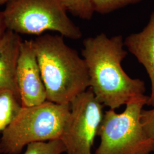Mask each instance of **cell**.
Masks as SVG:
<instances>
[{"label": "cell", "mask_w": 154, "mask_h": 154, "mask_svg": "<svg viewBox=\"0 0 154 154\" xmlns=\"http://www.w3.org/2000/svg\"><path fill=\"white\" fill-rule=\"evenodd\" d=\"M2 11L8 30L18 34L39 36L53 31L72 39L82 36L61 0H10Z\"/></svg>", "instance_id": "5b68a950"}, {"label": "cell", "mask_w": 154, "mask_h": 154, "mask_svg": "<svg viewBox=\"0 0 154 154\" xmlns=\"http://www.w3.org/2000/svg\"><path fill=\"white\" fill-rule=\"evenodd\" d=\"M22 41L19 34L7 30L0 41V92L9 90L19 97L16 70Z\"/></svg>", "instance_id": "9c48e42d"}, {"label": "cell", "mask_w": 154, "mask_h": 154, "mask_svg": "<svg viewBox=\"0 0 154 154\" xmlns=\"http://www.w3.org/2000/svg\"><path fill=\"white\" fill-rule=\"evenodd\" d=\"M70 112V104L49 100L30 107L22 106L2 132V153L20 154L29 144L61 139Z\"/></svg>", "instance_id": "3957f363"}, {"label": "cell", "mask_w": 154, "mask_h": 154, "mask_svg": "<svg viewBox=\"0 0 154 154\" xmlns=\"http://www.w3.org/2000/svg\"><path fill=\"white\" fill-rule=\"evenodd\" d=\"M66 152L61 139L35 142L28 144L23 154H62Z\"/></svg>", "instance_id": "7c38bea8"}, {"label": "cell", "mask_w": 154, "mask_h": 154, "mask_svg": "<svg viewBox=\"0 0 154 154\" xmlns=\"http://www.w3.org/2000/svg\"><path fill=\"white\" fill-rule=\"evenodd\" d=\"M7 30L3 11H0V41L4 37Z\"/></svg>", "instance_id": "9a60e30c"}, {"label": "cell", "mask_w": 154, "mask_h": 154, "mask_svg": "<svg viewBox=\"0 0 154 154\" xmlns=\"http://www.w3.org/2000/svg\"><path fill=\"white\" fill-rule=\"evenodd\" d=\"M2 153V149H1V142H0V154H1Z\"/></svg>", "instance_id": "e0dca14e"}, {"label": "cell", "mask_w": 154, "mask_h": 154, "mask_svg": "<svg viewBox=\"0 0 154 154\" xmlns=\"http://www.w3.org/2000/svg\"><path fill=\"white\" fill-rule=\"evenodd\" d=\"M16 80L23 107L39 105L47 100L33 39L21 42L17 61Z\"/></svg>", "instance_id": "52a82bcc"}, {"label": "cell", "mask_w": 154, "mask_h": 154, "mask_svg": "<svg viewBox=\"0 0 154 154\" xmlns=\"http://www.w3.org/2000/svg\"><path fill=\"white\" fill-rule=\"evenodd\" d=\"M149 96L145 94L132 99L123 112L109 109L103 114L98 136L99 146L94 154H151L154 141L149 138L141 122Z\"/></svg>", "instance_id": "277c9868"}, {"label": "cell", "mask_w": 154, "mask_h": 154, "mask_svg": "<svg viewBox=\"0 0 154 154\" xmlns=\"http://www.w3.org/2000/svg\"><path fill=\"white\" fill-rule=\"evenodd\" d=\"M124 44L128 51L144 66L149 75L151 94L147 105L154 107V11L143 30L127 36Z\"/></svg>", "instance_id": "ba28073f"}, {"label": "cell", "mask_w": 154, "mask_h": 154, "mask_svg": "<svg viewBox=\"0 0 154 154\" xmlns=\"http://www.w3.org/2000/svg\"><path fill=\"white\" fill-rule=\"evenodd\" d=\"M142 0H93L95 12L105 14L116 11L127 6L134 5Z\"/></svg>", "instance_id": "4fadbf2b"}, {"label": "cell", "mask_w": 154, "mask_h": 154, "mask_svg": "<svg viewBox=\"0 0 154 154\" xmlns=\"http://www.w3.org/2000/svg\"><path fill=\"white\" fill-rule=\"evenodd\" d=\"M33 42L47 100L71 104L90 88L86 62L66 44L63 36L43 34Z\"/></svg>", "instance_id": "7a4b0ae2"}, {"label": "cell", "mask_w": 154, "mask_h": 154, "mask_svg": "<svg viewBox=\"0 0 154 154\" xmlns=\"http://www.w3.org/2000/svg\"><path fill=\"white\" fill-rule=\"evenodd\" d=\"M22 106L20 97L9 90L0 92V132L14 119Z\"/></svg>", "instance_id": "30bf717a"}, {"label": "cell", "mask_w": 154, "mask_h": 154, "mask_svg": "<svg viewBox=\"0 0 154 154\" xmlns=\"http://www.w3.org/2000/svg\"><path fill=\"white\" fill-rule=\"evenodd\" d=\"M82 55L88 68L90 88L96 99L116 110L144 95V82L128 75L122 66L127 51L118 35L111 38L104 33L85 39Z\"/></svg>", "instance_id": "6da1fadb"}, {"label": "cell", "mask_w": 154, "mask_h": 154, "mask_svg": "<svg viewBox=\"0 0 154 154\" xmlns=\"http://www.w3.org/2000/svg\"><path fill=\"white\" fill-rule=\"evenodd\" d=\"M10 0H0V6L6 5Z\"/></svg>", "instance_id": "2e32d148"}, {"label": "cell", "mask_w": 154, "mask_h": 154, "mask_svg": "<svg viewBox=\"0 0 154 154\" xmlns=\"http://www.w3.org/2000/svg\"><path fill=\"white\" fill-rule=\"evenodd\" d=\"M67 12L85 20H90L94 13L93 0H61Z\"/></svg>", "instance_id": "8fae6325"}, {"label": "cell", "mask_w": 154, "mask_h": 154, "mask_svg": "<svg viewBox=\"0 0 154 154\" xmlns=\"http://www.w3.org/2000/svg\"><path fill=\"white\" fill-rule=\"evenodd\" d=\"M71 112L61 137L67 154H92L103 116V105L88 88L71 103Z\"/></svg>", "instance_id": "8992f818"}, {"label": "cell", "mask_w": 154, "mask_h": 154, "mask_svg": "<svg viewBox=\"0 0 154 154\" xmlns=\"http://www.w3.org/2000/svg\"><path fill=\"white\" fill-rule=\"evenodd\" d=\"M141 122L147 135L154 141V108L151 110H143Z\"/></svg>", "instance_id": "5bb4252c"}]
</instances>
